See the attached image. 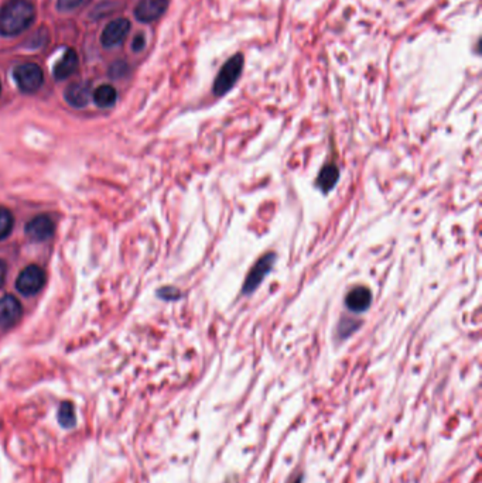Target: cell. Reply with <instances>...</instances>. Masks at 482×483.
<instances>
[{"mask_svg":"<svg viewBox=\"0 0 482 483\" xmlns=\"http://www.w3.org/2000/svg\"><path fill=\"white\" fill-rule=\"evenodd\" d=\"M34 18L35 10L28 0H8L0 7V34L17 35L27 30Z\"/></svg>","mask_w":482,"mask_h":483,"instance_id":"6da1fadb","label":"cell"},{"mask_svg":"<svg viewBox=\"0 0 482 483\" xmlns=\"http://www.w3.org/2000/svg\"><path fill=\"white\" fill-rule=\"evenodd\" d=\"M243 69V57L242 54H236L232 58H229L224 66L219 69L215 82H214V95L215 96H224L226 95L238 82L241 74Z\"/></svg>","mask_w":482,"mask_h":483,"instance_id":"7a4b0ae2","label":"cell"},{"mask_svg":"<svg viewBox=\"0 0 482 483\" xmlns=\"http://www.w3.org/2000/svg\"><path fill=\"white\" fill-rule=\"evenodd\" d=\"M276 253L273 252H269L266 255H263L256 263L255 266L252 267V270L249 272L245 283H243V287H242V293L245 296H251L253 294L259 286L263 283V280L266 279V276L272 272L275 263H276Z\"/></svg>","mask_w":482,"mask_h":483,"instance_id":"3957f363","label":"cell"},{"mask_svg":"<svg viewBox=\"0 0 482 483\" xmlns=\"http://www.w3.org/2000/svg\"><path fill=\"white\" fill-rule=\"evenodd\" d=\"M13 76L20 91L25 93L35 92L42 85V81H44L41 68L33 62H27V64L16 66L13 71Z\"/></svg>","mask_w":482,"mask_h":483,"instance_id":"277c9868","label":"cell"},{"mask_svg":"<svg viewBox=\"0 0 482 483\" xmlns=\"http://www.w3.org/2000/svg\"><path fill=\"white\" fill-rule=\"evenodd\" d=\"M45 284V273L41 267L35 264L27 266L17 277L16 287L23 296L37 294Z\"/></svg>","mask_w":482,"mask_h":483,"instance_id":"5b68a950","label":"cell"},{"mask_svg":"<svg viewBox=\"0 0 482 483\" xmlns=\"http://www.w3.org/2000/svg\"><path fill=\"white\" fill-rule=\"evenodd\" d=\"M130 30V21L127 18H117L110 21L102 31L101 41L105 47L110 48L120 44Z\"/></svg>","mask_w":482,"mask_h":483,"instance_id":"8992f818","label":"cell"},{"mask_svg":"<svg viewBox=\"0 0 482 483\" xmlns=\"http://www.w3.org/2000/svg\"><path fill=\"white\" fill-rule=\"evenodd\" d=\"M54 229H55V225L50 216L38 215L27 223L25 233L31 240L42 242V240H47L52 236Z\"/></svg>","mask_w":482,"mask_h":483,"instance_id":"52a82bcc","label":"cell"},{"mask_svg":"<svg viewBox=\"0 0 482 483\" xmlns=\"http://www.w3.org/2000/svg\"><path fill=\"white\" fill-rule=\"evenodd\" d=\"M167 4V0H140L136 6L134 16L142 23H151L163 16Z\"/></svg>","mask_w":482,"mask_h":483,"instance_id":"ba28073f","label":"cell"},{"mask_svg":"<svg viewBox=\"0 0 482 483\" xmlns=\"http://www.w3.org/2000/svg\"><path fill=\"white\" fill-rule=\"evenodd\" d=\"M21 304L13 296H4L0 300V327L10 328L21 317Z\"/></svg>","mask_w":482,"mask_h":483,"instance_id":"9c48e42d","label":"cell"},{"mask_svg":"<svg viewBox=\"0 0 482 483\" xmlns=\"http://www.w3.org/2000/svg\"><path fill=\"white\" fill-rule=\"evenodd\" d=\"M65 100L74 107H84L92 98V89L88 82H74L65 89Z\"/></svg>","mask_w":482,"mask_h":483,"instance_id":"30bf717a","label":"cell"},{"mask_svg":"<svg viewBox=\"0 0 482 483\" xmlns=\"http://www.w3.org/2000/svg\"><path fill=\"white\" fill-rule=\"evenodd\" d=\"M372 304V293L367 287H355L345 297V305L351 313H365Z\"/></svg>","mask_w":482,"mask_h":483,"instance_id":"8fae6325","label":"cell"},{"mask_svg":"<svg viewBox=\"0 0 482 483\" xmlns=\"http://www.w3.org/2000/svg\"><path fill=\"white\" fill-rule=\"evenodd\" d=\"M78 55L76 52L69 48L64 52L62 58L55 64L54 66V76L55 79H67L68 76H71L76 68H78Z\"/></svg>","mask_w":482,"mask_h":483,"instance_id":"7c38bea8","label":"cell"},{"mask_svg":"<svg viewBox=\"0 0 482 483\" xmlns=\"http://www.w3.org/2000/svg\"><path fill=\"white\" fill-rule=\"evenodd\" d=\"M340 180V168L337 164L334 163H330V164H326L319 177H317V188L324 192V194H328L330 191L334 190V187L337 185Z\"/></svg>","mask_w":482,"mask_h":483,"instance_id":"4fadbf2b","label":"cell"},{"mask_svg":"<svg viewBox=\"0 0 482 483\" xmlns=\"http://www.w3.org/2000/svg\"><path fill=\"white\" fill-rule=\"evenodd\" d=\"M93 102L99 106V107H109L116 102L117 93L116 89L110 85H101L99 88H96L92 93Z\"/></svg>","mask_w":482,"mask_h":483,"instance_id":"5bb4252c","label":"cell"},{"mask_svg":"<svg viewBox=\"0 0 482 483\" xmlns=\"http://www.w3.org/2000/svg\"><path fill=\"white\" fill-rule=\"evenodd\" d=\"M58 420L59 424L65 429H71L76 423V416H75V409L71 403L65 402L61 405L59 412H58Z\"/></svg>","mask_w":482,"mask_h":483,"instance_id":"9a60e30c","label":"cell"},{"mask_svg":"<svg viewBox=\"0 0 482 483\" xmlns=\"http://www.w3.org/2000/svg\"><path fill=\"white\" fill-rule=\"evenodd\" d=\"M13 229V215L8 209L0 208V240L6 239Z\"/></svg>","mask_w":482,"mask_h":483,"instance_id":"2e32d148","label":"cell"},{"mask_svg":"<svg viewBox=\"0 0 482 483\" xmlns=\"http://www.w3.org/2000/svg\"><path fill=\"white\" fill-rule=\"evenodd\" d=\"M360 322H357L355 320H345V318H343L341 320V322H340V327H338V335H340V338H347V337H350L354 331H357L358 328H360Z\"/></svg>","mask_w":482,"mask_h":483,"instance_id":"e0dca14e","label":"cell"},{"mask_svg":"<svg viewBox=\"0 0 482 483\" xmlns=\"http://www.w3.org/2000/svg\"><path fill=\"white\" fill-rule=\"evenodd\" d=\"M86 0H58L57 1V8L61 11H69L75 10L81 4H84Z\"/></svg>","mask_w":482,"mask_h":483,"instance_id":"ac0fdd59","label":"cell"},{"mask_svg":"<svg viewBox=\"0 0 482 483\" xmlns=\"http://www.w3.org/2000/svg\"><path fill=\"white\" fill-rule=\"evenodd\" d=\"M159 294H160L163 298H166V300H177V298L180 297V293H178L176 289H173V287H166V289L161 290Z\"/></svg>","mask_w":482,"mask_h":483,"instance_id":"d6986e66","label":"cell"},{"mask_svg":"<svg viewBox=\"0 0 482 483\" xmlns=\"http://www.w3.org/2000/svg\"><path fill=\"white\" fill-rule=\"evenodd\" d=\"M143 47H144V37L142 34H139L133 41V50L140 51Z\"/></svg>","mask_w":482,"mask_h":483,"instance_id":"ffe728a7","label":"cell"},{"mask_svg":"<svg viewBox=\"0 0 482 483\" xmlns=\"http://www.w3.org/2000/svg\"><path fill=\"white\" fill-rule=\"evenodd\" d=\"M6 264H4V262L3 260H0V287L3 286V283H4V279H6Z\"/></svg>","mask_w":482,"mask_h":483,"instance_id":"44dd1931","label":"cell"},{"mask_svg":"<svg viewBox=\"0 0 482 483\" xmlns=\"http://www.w3.org/2000/svg\"><path fill=\"white\" fill-rule=\"evenodd\" d=\"M300 482H302V481H300V479H299V481H297V482H296V483H300Z\"/></svg>","mask_w":482,"mask_h":483,"instance_id":"7402d4cb","label":"cell"},{"mask_svg":"<svg viewBox=\"0 0 482 483\" xmlns=\"http://www.w3.org/2000/svg\"><path fill=\"white\" fill-rule=\"evenodd\" d=\"M0 91H1V86H0Z\"/></svg>","mask_w":482,"mask_h":483,"instance_id":"603a6c76","label":"cell"}]
</instances>
